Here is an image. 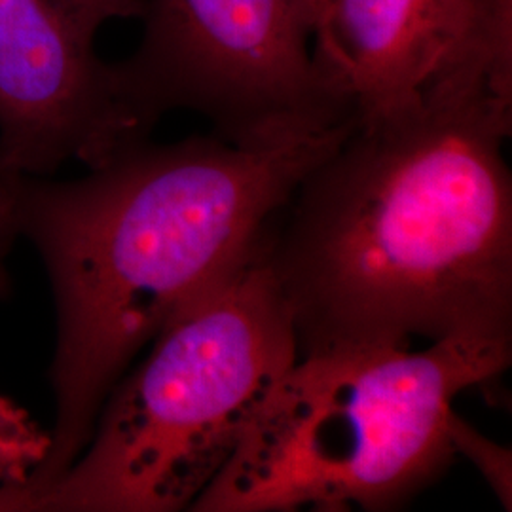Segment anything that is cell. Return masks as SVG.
Returning <instances> with one entry per match:
<instances>
[{
    "label": "cell",
    "instance_id": "1",
    "mask_svg": "<svg viewBox=\"0 0 512 512\" xmlns=\"http://www.w3.org/2000/svg\"><path fill=\"white\" fill-rule=\"evenodd\" d=\"M512 0H476L403 110L357 120L275 217L298 357L414 336L512 340Z\"/></svg>",
    "mask_w": 512,
    "mask_h": 512
},
{
    "label": "cell",
    "instance_id": "2",
    "mask_svg": "<svg viewBox=\"0 0 512 512\" xmlns=\"http://www.w3.org/2000/svg\"><path fill=\"white\" fill-rule=\"evenodd\" d=\"M353 122L256 145L145 139L74 181L18 175L19 238L42 256L57 315L38 492L82 454L110 391L160 330L262 251L294 188Z\"/></svg>",
    "mask_w": 512,
    "mask_h": 512
},
{
    "label": "cell",
    "instance_id": "3",
    "mask_svg": "<svg viewBox=\"0 0 512 512\" xmlns=\"http://www.w3.org/2000/svg\"><path fill=\"white\" fill-rule=\"evenodd\" d=\"M511 361L512 340L495 338L298 357L190 511L399 509L456 458L454 399L494 385Z\"/></svg>",
    "mask_w": 512,
    "mask_h": 512
},
{
    "label": "cell",
    "instance_id": "4",
    "mask_svg": "<svg viewBox=\"0 0 512 512\" xmlns=\"http://www.w3.org/2000/svg\"><path fill=\"white\" fill-rule=\"evenodd\" d=\"M266 245L160 330L110 391L82 454L38 492V511H183L217 478L298 361Z\"/></svg>",
    "mask_w": 512,
    "mask_h": 512
},
{
    "label": "cell",
    "instance_id": "5",
    "mask_svg": "<svg viewBox=\"0 0 512 512\" xmlns=\"http://www.w3.org/2000/svg\"><path fill=\"white\" fill-rule=\"evenodd\" d=\"M145 35L120 63L135 101L207 116L239 145L274 143L355 120L313 54L296 0H145Z\"/></svg>",
    "mask_w": 512,
    "mask_h": 512
},
{
    "label": "cell",
    "instance_id": "6",
    "mask_svg": "<svg viewBox=\"0 0 512 512\" xmlns=\"http://www.w3.org/2000/svg\"><path fill=\"white\" fill-rule=\"evenodd\" d=\"M143 14L145 0H0V167L93 169L148 139L156 122L95 48L105 23Z\"/></svg>",
    "mask_w": 512,
    "mask_h": 512
},
{
    "label": "cell",
    "instance_id": "7",
    "mask_svg": "<svg viewBox=\"0 0 512 512\" xmlns=\"http://www.w3.org/2000/svg\"><path fill=\"white\" fill-rule=\"evenodd\" d=\"M476 0H327L313 35L325 76L370 120L410 107L465 31Z\"/></svg>",
    "mask_w": 512,
    "mask_h": 512
},
{
    "label": "cell",
    "instance_id": "8",
    "mask_svg": "<svg viewBox=\"0 0 512 512\" xmlns=\"http://www.w3.org/2000/svg\"><path fill=\"white\" fill-rule=\"evenodd\" d=\"M50 452L52 433L18 403L0 395V486H31Z\"/></svg>",
    "mask_w": 512,
    "mask_h": 512
},
{
    "label": "cell",
    "instance_id": "9",
    "mask_svg": "<svg viewBox=\"0 0 512 512\" xmlns=\"http://www.w3.org/2000/svg\"><path fill=\"white\" fill-rule=\"evenodd\" d=\"M448 435L452 440L454 452L471 459L486 478L497 499L503 503L507 511H511L512 503V458L511 450L497 444L494 440L478 433L456 412L450 414Z\"/></svg>",
    "mask_w": 512,
    "mask_h": 512
},
{
    "label": "cell",
    "instance_id": "10",
    "mask_svg": "<svg viewBox=\"0 0 512 512\" xmlns=\"http://www.w3.org/2000/svg\"><path fill=\"white\" fill-rule=\"evenodd\" d=\"M19 173L0 167V298L12 291L6 260L19 238L16 220V183Z\"/></svg>",
    "mask_w": 512,
    "mask_h": 512
},
{
    "label": "cell",
    "instance_id": "11",
    "mask_svg": "<svg viewBox=\"0 0 512 512\" xmlns=\"http://www.w3.org/2000/svg\"><path fill=\"white\" fill-rule=\"evenodd\" d=\"M38 511V494L33 486H0V512Z\"/></svg>",
    "mask_w": 512,
    "mask_h": 512
},
{
    "label": "cell",
    "instance_id": "12",
    "mask_svg": "<svg viewBox=\"0 0 512 512\" xmlns=\"http://www.w3.org/2000/svg\"><path fill=\"white\" fill-rule=\"evenodd\" d=\"M296 2H298L300 10H302V14H304V19H306V23H308V27H310L311 38H313L317 27H319V23H321V19H323V12H325L327 0H296Z\"/></svg>",
    "mask_w": 512,
    "mask_h": 512
}]
</instances>
